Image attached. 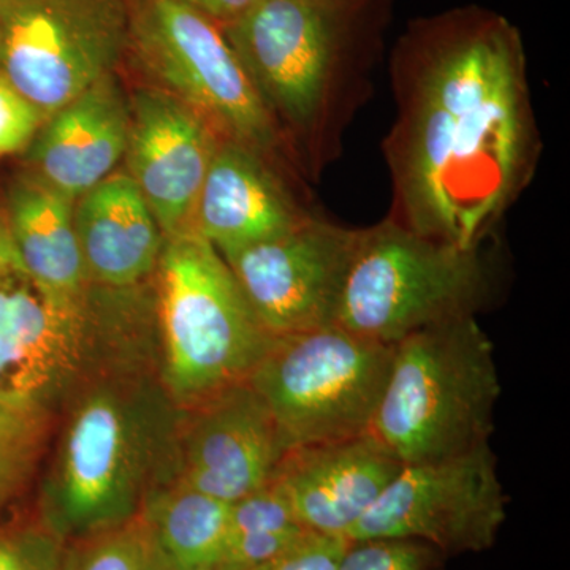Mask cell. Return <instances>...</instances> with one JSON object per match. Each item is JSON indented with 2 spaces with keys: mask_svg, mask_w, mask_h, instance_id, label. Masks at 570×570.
Masks as SVG:
<instances>
[{
  "mask_svg": "<svg viewBox=\"0 0 570 570\" xmlns=\"http://www.w3.org/2000/svg\"><path fill=\"white\" fill-rule=\"evenodd\" d=\"M390 69L387 217L431 242L480 249L542 154L523 37L498 11L459 7L412 21Z\"/></svg>",
  "mask_w": 570,
  "mask_h": 570,
  "instance_id": "6da1fadb",
  "label": "cell"
},
{
  "mask_svg": "<svg viewBox=\"0 0 570 570\" xmlns=\"http://www.w3.org/2000/svg\"><path fill=\"white\" fill-rule=\"evenodd\" d=\"M184 412L165 387L159 341L100 367L58 420L39 519L67 543L140 515L178 475Z\"/></svg>",
  "mask_w": 570,
  "mask_h": 570,
  "instance_id": "7a4b0ae2",
  "label": "cell"
},
{
  "mask_svg": "<svg viewBox=\"0 0 570 570\" xmlns=\"http://www.w3.org/2000/svg\"><path fill=\"white\" fill-rule=\"evenodd\" d=\"M390 0H255L223 26L255 91L306 176L341 153L370 92Z\"/></svg>",
  "mask_w": 570,
  "mask_h": 570,
  "instance_id": "3957f363",
  "label": "cell"
},
{
  "mask_svg": "<svg viewBox=\"0 0 570 570\" xmlns=\"http://www.w3.org/2000/svg\"><path fill=\"white\" fill-rule=\"evenodd\" d=\"M156 340L151 279L56 291L22 264L0 214V407L56 426L96 371Z\"/></svg>",
  "mask_w": 570,
  "mask_h": 570,
  "instance_id": "277c9868",
  "label": "cell"
},
{
  "mask_svg": "<svg viewBox=\"0 0 570 570\" xmlns=\"http://www.w3.org/2000/svg\"><path fill=\"white\" fill-rule=\"evenodd\" d=\"M501 392L478 317L425 326L393 344L371 434L403 464L460 455L489 444Z\"/></svg>",
  "mask_w": 570,
  "mask_h": 570,
  "instance_id": "5b68a950",
  "label": "cell"
},
{
  "mask_svg": "<svg viewBox=\"0 0 570 570\" xmlns=\"http://www.w3.org/2000/svg\"><path fill=\"white\" fill-rule=\"evenodd\" d=\"M160 373L179 407L247 382L273 336L230 266L189 228L165 238L153 275Z\"/></svg>",
  "mask_w": 570,
  "mask_h": 570,
  "instance_id": "8992f818",
  "label": "cell"
},
{
  "mask_svg": "<svg viewBox=\"0 0 570 570\" xmlns=\"http://www.w3.org/2000/svg\"><path fill=\"white\" fill-rule=\"evenodd\" d=\"M489 296L480 249L431 242L385 217L358 228L335 325L384 344L478 316Z\"/></svg>",
  "mask_w": 570,
  "mask_h": 570,
  "instance_id": "52a82bcc",
  "label": "cell"
},
{
  "mask_svg": "<svg viewBox=\"0 0 570 570\" xmlns=\"http://www.w3.org/2000/svg\"><path fill=\"white\" fill-rule=\"evenodd\" d=\"M393 344L322 326L273 337L247 382L275 417L288 449L371 433Z\"/></svg>",
  "mask_w": 570,
  "mask_h": 570,
  "instance_id": "ba28073f",
  "label": "cell"
},
{
  "mask_svg": "<svg viewBox=\"0 0 570 570\" xmlns=\"http://www.w3.org/2000/svg\"><path fill=\"white\" fill-rule=\"evenodd\" d=\"M129 51L153 86L189 105L230 140L277 165L288 156L245 67L212 18L184 0H130Z\"/></svg>",
  "mask_w": 570,
  "mask_h": 570,
  "instance_id": "9c48e42d",
  "label": "cell"
},
{
  "mask_svg": "<svg viewBox=\"0 0 570 570\" xmlns=\"http://www.w3.org/2000/svg\"><path fill=\"white\" fill-rule=\"evenodd\" d=\"M130 0H0V73L45 116L115 73Z\"/></svg>",
  "mask_w": 570,
  "mask_h": 570,
  "instance_id": "30bf717a",
  "label": "cell"
},
{
  "mask_svg": "<svg viewBox=\"0 0 570 570\" xmlns=\"http://www.w3.org/2000/svg\"><path fill=\"white\" fill-rule=\"evenodd\" d=\"M505 519L508 497L489 442L403 464L347 539L422 540L450 558L490 550Z\"/></svg>",
  "mask_w": 570,
  "mask_h": 570,
  "instance_id": "8fae6325",
  "label": "cell"
},
{
  "mask_svg": "<svg viewBox=\"0 0 570 570\" xmlns=\"http://www.w3.org/2000/svg\"><path fill=\"white\" fill-rule=\"evenodd\" d=\"M358 228L307 217L292 230L223 255L269 336L335 325Z\"/></svg>",
  "mask_w": 570,
  "mask_h": 570,
  "instance_id": "7c38bea8",
  "label": "cell"
},
{
  "mask_svg": "<svg viewBox=\"0 0 570 570\" xmlns=\"http://www.w3.org/2000/svg\"><path fill=\"white\" fill-rule=\"evenodd\" d=\"M127 174L165 238L193 228L195 206L223 138L178 97L141 86L129 97Z\"/></svg>",
  "mask_w": 570,
  "mask_h": 570,
  "instance_id": "4fadbf2b",
  "label": "cell"
},
{
  "mask_svg": "<svg viewBox=\"0 0 570 570\" xmlns=\"http://www.w3.org/2000/svg\"><path fill=\"white\" fill-rule=\"evenodd\" d=\"M288 450L264 400L243 382L186 409L176 482L230 504L266 485Z\"/></svg>",
  "mask_w": 570,
  "mask_h": 570,
  "instance_id": "5bb4252c",
  "label": "cell"
},
{
  "mask_svg": "<svg viewBox=\"0 0 570 570\" xmlns=\"http://www.w3.org/2000/svg\"><path fill=\"white\" fill-rule=\"evenodd\" d=\"M403 463L374 434L285 453L272 482L306 531L348 538Z\"/></svg>",
  "mask_w": 570,
  "mask_h": 570,
  "instance_id": "9a60e30c",
  "label": "cell"
},
{
  "mask_svg": "<svg viewBox=\"0 0 570 570\" xmlns=\"http://www.w3.org/2000/svg\"><path fill=\"white\" fill-rule=\"evenodd\" d=\"M313 214L273 160L223 140L198 195L193 230L225 255L283 235Z\"/></svg>",
  "mask_w": 570,
  "mask_h": 570,
  "instance_id": "2e32d148",
  "label": "cell"
},
{
  "mask_svg": "<svg viewBox=\"0 0 570 570\" xmlns=\"http://www.w3.org/2000/svg\"><path fill=\"white\" fill-rule=\"evenodd\" d=\"M129 124V99L108 75L45 119L28 146L29 174L77 200L115 174Z\"/></svg>",
  "mask_w": 570,
  "mask_h": 570,
  "instance_id": "e0dca14e",
  "label": "cell"
},
{
  "mask_svg": "<svg viewBox=\"0 0 570 570\" xmlns=\"http://www.w3.org/2000/svg\"><path fill=\"white\" fill-rule=\"evenodd\" d=\"M73 219L91 283L122 288L151 279L165 236L127 171H115L78 197Z\"/></svg>",
  "mask_w": 570,
  "mask_h": 570,
  "instance_id": "ac0fdd59",
  "label": "cell"
},
{
  "mask_svg": "<svg viewBox=\"0 0 570 570\" xmlns=\"http://www.w3.org/2000/svg\"><path fill=\"white\" fill-rule=\"evenodd\" d=\"M75 200L32 174L9 190L3 213L14 249L41 283L77 294L88 279L73 219Z\"/></svg>",
  "mask_w": 570,
  "mask_h": 570,
  "instance_id": "d6986e66",
  "label": "cell"
},
{
  "mask_svg": "<svg viewBox=\"0 0 570 570\" xmlns=\"http://www.w3.org/2000/svg\"><path fill=\"white\" fill-rule=\"evenodd\" d=\"M141 513L175 569L220 562L228 539V502L175 480L157 490Z\"/></svg>",
  "mask_w": 570,
  "mask_h": 570,
  "instance_id": "ffe728a7",
  "label": "cell"
},
{
  "mask_svg": "<svg viewBox=\"0 0 570 570\" xmlns=\"http://www.w3.org/2000/svg\"><path fill=\"white\" fill-rule=\"evenodd\" d=\"M62 570H175L142 513L126 523L67 542Z\"/></svg>",
  "mask_w": 570,
  "mask_h": 570,
  "instance_id": "44dd1931",
  "label": "cell"
},
{
  "mask_svg": "<svg viewBox=\"0 0 570 570\" xmlns=\"http://www.w3.org/2000/svg\"><path fill=\"white\" fill-rule=\"evenodd\" d=\"M55 425L0 407V508L28 487Z\"/></svg>",
  "mask_w": 570,
  "mask_h": 570,
  "instance_id": "7402d4cb",
  "label": "cell"
},
{
  "mask_svg": "<svg viewBox=\"0 0 570 570\" xmlns=\"http://www.w3.org/2000/svg\"><path fill=\"white\" fill-rule=\"evenodd\" d=\"M66 547L36 510L0 520V570H62Z\"/></svg>",
  "mask_w": 570,
  "mask_h": 570,
  "instance_id": "603a6c76",
  "label": "cell"
},
{
  "mask_svg": "<svg viewBox=\"0 0 570 570\" xmlns=\"http://www.w3.org/2000/svg\"><path fill=\"white\" fill-rule=\"evenodd\" d=\"M449 558L415 539L348 540L336 570H445Z\"/></svg>",
  "mask_w": 570,
  "mask_h": 570,
  "instance_id": "cb8c5ba5",
  "label": "cell"
},
{
  "mask_svg": "<svg viewBox=\"0 0 570 570\" xmlns=\"http://www.w3.org/2000/svg\"><path fill=\"white\" fill-rule=\"evenodd\" d=\"M302 528L283 491L269 480L262 489L230 502L228 535ZM305 530V528H303Z\"/></svg>",
  "mask_w": 570,
  "mask_h": 570,
  "instance_id": "d4e9b609",
  "label": "cell"
},
{
  "mask_svg": "<svg viewBox=\"0 0 570 570\" xmlns=\"http://www.w3.org/2000/svg\"><path fill=\"white\" fill-rule=\"evenodd\" d=\"M303 528L228 535L220 562L236 570H255L294 549L307 534Z\"/></svg>",
  "mask_w": 570,
  "mask_h": 570,
  "instance_id": "484cf974",
  "label": "cell"
},
{
  "mask_svg": "<svg viewBox=\"0 0 570 570\" xmlns=\"http://www.w3.org/2000/svg\"><path fill=\"white\" fill-rule=\"evenodd\" d=\"M43 122L39 108L0 73V154L28 149Z\"/></svg>",
  "mask_w": 570,
  "mask_h": 570,
  "instance_id": "4316f807",
  "label": "cell"
},
{
  "mask_svg": "<svg viewBox=\"0 0 570 570\" xmlns=\"http://www.w3.org/2000/svg\"><path fill=\"white\" fill-rule=\"evenodd\" d=\"M347 546L343 535L307 532L294 549L255 570H336Z\"/></svg>",
  "mask_w": 570,
  "mask_h": 570,
  "instance_id": "83f0119b",
  "label": "cell"
},
{
  "mask_svg": "<svg viewBox=\"0 0 570 570\" xmlns=\"http://www.w3.org/2000/svg\"><path fill=\"white\" fill-rule=\"evenodd\" d=\"M223 28L245 13L255 0H184Z\"/></svg>",
  "mask_w": 570,
  "mask_h": 570,
  "instance_id": "f1b7e54d",
  "label": "cell"
},
{
  "mask_svg": "<svg viewBox=\"0 0 570 570\" xmlns=\"http://www.w3.org/2000/svg\"><path fill=\"white\" fill-rule=\"evenodd\" d=\"M175 570H236L230 566L224 564V562H217V564L198 566V568L189 569H175Z\"/></svg>",
  "mask_w": 570,
  "mask_h": 570,
  "instance_id": "f546056e",
  "label": "cell"
}]
</instances>
